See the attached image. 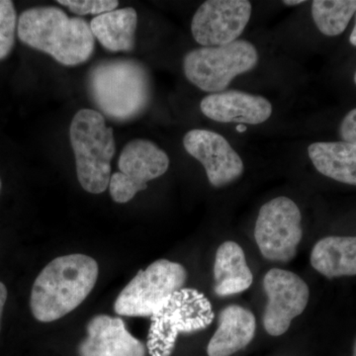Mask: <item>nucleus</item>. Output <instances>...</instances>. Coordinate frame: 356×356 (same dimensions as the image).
Here are the masks:
<instances>
[{"instance_id":"obj_24","label":"nucleus","mask_w":356,"mask_h":356,"mask_svg":"<svg viewBox=\"0 0 356 356\" xmlns=\"http://www.w3.org/2000/svg\"><path fill=\"white\" fill-rule=\"evenodd\" d=\"M7 288L3 283L0 282V329H1V318L3 314L4 306L7 301Z\"/></svg>"},{"instance_id":"obj_29","label":"nucleus","mask_w":356,"mask_h":356,"mask_svg":"<svg viewBox=\"0 0 356 356\" xmlns=\"http://www.w3.org/2000/svg\"><path fill=\"white\" fill-rule=\"evenodd\" d=\"M355 83L356 84V72H355Z\"/></svg>"},{"instance_id":"obj_22","label":"nucleus","mask_w":356,"mask_h":356,"mask_svg":"<svg viewBox=\"0 0 356 356\" xmlns=\"http://www.w3.org/2000/svg\"><path fill=\"white\" fill-rule=\"evenodd\" d=\"M57 2L77 15H102L116 10L119 6L117 0H58Z\"/></svg>"},{"instance_id":"obj_14","label":"nucleus","mask_w":356,"mask_h":356,"mask_svg":"<svg viewBox=\"0 0 356 356\" xmlns=\"http://www.w3.org/2000/svg\"><path fill=\"white\" fill-rule=\"evenodd\" d=\"M201 112L220 123L259 125L270 118L273 105L262 96L240 90H225L204 97Z\"/></svg>"},{"instance_id":"obj_8","label":"nucleus","mask_w":356,"mask_h":356,"mask_svg":"<svg viewBox=\"0 0 356 356\" xmlns=\"http://www.w3.org/2000/svg\"><path fill=\"white\" fill-rule=\"evenodd\" d=\"M301 221L298 206L285 196L262 205L254 229L255 242L261 254L270 261H292L303 236Z\"/></svg>"},{"instance_id":"obj_3","label":"nucleus","mask_w":356,"mask_h":356,"mask_svg":"<svg viewBox=\"0 0 356 356\" xmlns=\"http://www.w3.org/2000/svg\"><path fill=\"white\" fill-rule=\"evenodd\" d=\"M91 99L112 120H133L144 113L152 98L149 74L135 60L114 58L97 63L89 70Z\"/></svg>"},{"instance_id":"obj_20","label":"nucleus","mask_w":356,"mask_h":356,"mask_svg":"<svg viewBox=\"0 0 356 356\" xmlns=\"http://www.w3.org/2000/svg\"><path fill=\"white\" fill-rule=\"evenodd\" d=\"M356 13V0H315L312 16L318 31L325 36L343 34Z\"/></svg>"},{"instance_id":"obj_13","label":"nucleus","mask_w":356,"mask_h":356,"mask_svg":"<svg viewBox=\"0 0 356 356\" xmlns=\"http://www.w3.org/2000/svg\"><path fill=\"white\" fill-rule=\"evenodd\" d=\"M79 356H146V346L128 331L120 318L98 315L89 321Z\"/></svg>"},{"instance_id":"obj_15","label":"nucleus","mask_w":356,"mask_h":356,"mask_svg":"<svg viewBox=\"0 0 356 356\" xmlns=\"http://www.w3.org/2000/svg\"><path fill=\"white\" fill-rule=\"evenodd\" d=\"M218 329L207 346L208 356H231L252 343L257 329L254 314L242 306L222 309Z\"/></svg>"},{"instance_id":"obj_10","label":"nucleus","mask_w":356,"mask_h":356,"mask_svg":"<svg viewBox=\"0 0 356 356\" xmlns=\"http://www.w3.org/2000/svg\"><path fill=\"white\" fill-rule=\"evenodd\" d=\"M264 288L267 296L264 329L270 336H282L292 321L305 311L310 290L296 273L280 268L270 269L266 274Z\"/></svg>"},{"instance_id":"obj_12","label":"nucleus","mask_w":356,"mask_h":356,"mask_svg":"<svg viewBox=\"0 0 356 356\" xmlns=\"http://www.w3.org/2000/svg\"><path fill=\"white\" fill-rule=\"evenodd\" d=\"M184 147L205 168L210 184L222 187L238 179L245 165L226 138L214 131L194 129L185 134Z\"/></svg>"},{"instance_id":"obj_11","label":"nucleus","mask_w":356,"mask_h":356,"mask_svg":"<svg viewBox=\"0 0 356 356\" xmlns=\"http://www.w3.org/2000/svg\"><path fill=\"white\" fill-rule=\"evenodd\" d=\"M252 10V3L248 0L203 2L192 18V36L202 47L233 43L245 31Z\"/></svg>"},{"instance_id":"obj_21","label":"nucleus","mask_w":356,"mask_h":356,"mask_svg":"<svg viewBox=\"0 0 356 356\" xmlns=\"http://www.w3.org/2000/svg\"><path fill=\"white\" fill-rule=\"evenodd\" d=\"M18 20L14 3L0 0V60L8 57L15 44Z\"/></svg>"},{"instance_id":"obj_25","label":"nucleus","mask_w":356,"mask_h":356,"mask_svg":"<svg viewBox=\"0 0 356 356\" xmlns=\"http://www.w3.org/2000/svg\"><path fill=\"white\" fill-rule=\"evenodd\" d=\"M305 1H302V0H285L283 1V4L288 6H300V4L304 3Z\"/></svg>"},{"instance_id":"obj_30","label":"nucleus","mask_w":356,"mask_h":356,"mask_svg":"<svg viewBox=\"0 0 356 356\" xmlns=\"http://www.w3.org/2000/svg\"><path fill=\"white\" fill-rule=\"evenodd\" d=\"M0 191H1V180H0Z\"/></svg>"},{"instance_id":"obj_16","label":"nucleus","mask_w":356,"mask_h":356,"mask_svg":"<svg viewBox=\"0 0 356 356\" xmlns=\"http://www.w3.org/2000/svg\"><path fill=\"white\" fill-rule=\"evenodd\" d=\"M214 292L219 297L238 294L248 290L252 284L254 275L240 245L228 241L218 248L214 264Z\"/></svg>"},{"instance_id":"obj_19","label":"nucleus","mask_w":356,"mask_h":356,"mask_svg":"<svg viewBox=\"0 0 356 356\" xmlns=\"http://www.w3.org/2000/svg\"><path fill=\"white\" fill-rule=\"evenodd\" d=\"M137 24V11L133 7H125L95 16L91 20L90 28L103 48L117 53L131 51L135 48Z\"/></svg>"},{"instance_id":"obj_28","label":"nucleus","mask_w":356,"mask_h":356,"mask_svg":"<svg viewBox=\"0 0 356 356\" xmlns=\"http://www.w3.org/2000/svg\"><path fill=\"white\" fill-rule=\"evenodd\" d=\"M353 356H356V339H355V346H353Z\"/></svg>"},{"instance_id":"obj_27","label":"nucleus","mask_w":356,"mask_h":356,"mask_svg":"<svg viewBox=\"0 0 356 356\" xmlns=\"http://www.w3.org/2000/svg\"><path fill=\"white\" fill-rule=\"evenodd\" d=\"M236 131H238V133H243L247 131V126L243 125V124H238V126H236Z\"/></svg>"},{"instance_id":"obj_2","label":"nucleus","mask_w":356,"mask_h":356,"mask_svg":"<svg viewBox=\"0 0 356 356\" xmlns=\"http://www.w3.org/2000/svg\"><path fill=\"white\" fill-rule=\"evenodd\" d=\"M99 267L84 254L57 257L40 273L33 284L30 308L34 318L51 323L76 309L95 288Z\"/></svg>"},{"instance_id":"obj_26","label":"nucleus","mask_w":356,"mask_h":356,"mask_svg":"<svg viewBox=\"0 0 356 356\" xmlns=\"http://www.w3.org/2000/svg\"><path fill=\"white\" fill-rule=\"evenodd\" d=\"M350 42L353 46L356 47V13H355V27H353V32H351L350 37Z\"/></svg>"},{"instance_id":"obj_1","label":"nucleus","mask_w":356,"mask_h":356,"mask_svg":"<svg viewBox=\"0 0 356 356\" xmlns=\"http://www.w3.org/2000/svg\"><path fill=\"white\" fill-rule=\"evenodd\" d=\"M18 38L30 48L48 54L58 64L74 67L88 62L95 49L90 24L69 17L57 6H37L21 13Z\"/></svg>"},{"instance_id":"obj_4","label":"nucleus","mask_w":356,"mask_h":356,"mask_svg":"<svg viewBox=\"0 0 356 356\" xmlns=\"http://www.w3.org/2000/svg\"><path fill=\"white\" fill-rule=\"evenodd\" d=\"M70 140L76 159L77 179L84 191L100 194L109 187L115 145L113 129L93 109H81L70 126Z\"/></svg>"},{"instance_id":"obj_6","label":"nucleus","mask_w":356,"mask_h":356,"mask_svg":"<svg viewBox=\"0 0 356 356\" xmlns=\"http://www.w3.org/2000/svg\"><path fill=\"white\" fill-rule=\"evenodd\" d=\"M259 63L254 44L245 40L217 47H201L188 51L184 60L185 76L196 88L212 93L222 92L233 79L250 72Z\"/></svg>"},{"instance_id":"obj_18","label":"nucleus","mask_w":356,"mask_h":356,"mask_svg":"<svg viewBox=\"0 0 356 356\" xmlns=\"http://www.w3.org/2000/svg\"><path fill=\"white\" fill-rule=\"evenodd\" d=\"M312 163L321 175L356 186V146L343 142H318L308 147Z\"/></svg>"},{"instance_id":"obj_9","label":"nucleus","mask_w":356,"mask_h":356,"mask_svg":"<svg viewBox=\"0 0 356 356\" xmlns=\"http://www.w3.org/2000/svg\"><path fill=\"white\" fill-rule=\"evenodd\" d=\"M120 172L110 177V195L116 203H127L138 192L146 191L147 182L165 175L170 158L152 140H130L119 156Z\"/></svg>"},{"instance_id":"obj_23","label":"nucleus","mask_w":356,"mask_h":356,"mask_svg":"<svg viewBox=\"0 0 356 356\" xmlns=\"http://www.w3.org/2000/svg\"><path fill=\"white\" fill-rule=\"evenodd\" d=\"M339 135L343 142L356 146V108L351 110L344 117L339 126Z\"/></svg>"},{"instance_id":"obj_7","label":"nucleus","mask_w":356,"mask_h":356,"mask_svg":"<svg viewBox=\"0 0 356 356\" xmlns=\"http://www.w3.org/2000/svg\"><path fill=\"white\" fill-rule=\"evenodd\" d=\"M186 278L182 264L159 259L140 270L122 290L114 303L115 313L126 317H152L182 289Z\"/></svg>"},{"instance_id":"obj_17","label":"nucleus","mask_w":356,"mask_h":356,"mask_svg":"<svg viewBox=\"0 0 356 356\" xmlns=\"http://www.w3.org/2000/svg\"><path fill=\"white\" fill-rule=\"evenodd\" d=\"M310 261L329 280L356 275V236H325L314 245Z\"/></svg>"},{"instance_id":"obj_5","label":"nucleus","mask_w":356,"mask_h":356,"mask_svg":"<svg viewBox=\"0 0 356 356\" xmlns=\"http://www.w3.org/2000/svg\"><path fill=\"white\" fill-rule=\"evenodd\" d=\"M209 300L192 288H182L152 316L147 348L151 356H170L180 334H193L214 320Z\"/></svg>"}]
</instances>
